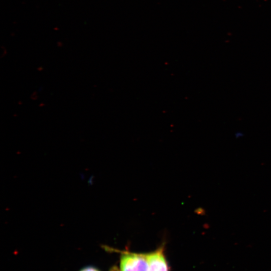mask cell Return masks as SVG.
<instances>
[{
	"label": "cell",
	"instance_id": "1",
	"mask_svg": "<svg viewBox=\"0 0 271 271\" xmlns=\"http://www.w3.org/2000/svg\"><path fill=\"white\" fill-rule=\"evenodd\" d=\"M148 253L123 251L120 257V271H148Z\"/></svg>",
	"mask_w": 271,
	"mask_h": 271
},
{
	"label": "cell",
	"instance_id": "2",
	"mask_svg": "<svg viewBox=\"0 0 271 271\" xmlns=\"http://www.w3.org/2000/svg\"><path fill=\"white\" fill-rule=\"evenodd\" d=\"M148 271H169L168 264L165 258L163 246L151 253H148Z\"/></svg>",
	"mask_w": 271,
	"mask_h": 271
},
{
	"label": "cell",
	"instance_id": "3",
	"mask_svg": "<svg viewBox=\"0 0 271 271\" xmlns=\"http://www.w3.org/2000/svg\"><path fill=\"white\" fill-rule=\"evenodd\" d=\"M80 271H99V270L93 266H87L81 269Z\"/></svg>",
	"mask_w": 271,
	"mask_h": 271
},
{
	"label": "cell",
	"instance_id": "4",
	"mask_svg": "<svg viewBox=\"0 0 271 271\" xmlns=\"http://www.w3.org/2000/svg\"><path fill=\"white\" fill-rule=\"evenodd\" d=\"M110 271H119L117 268L116 267H113L111 269V270Z\"/></svg>",
	"mask_w": 271,
	"mask_h": 271
}]
</instances>
